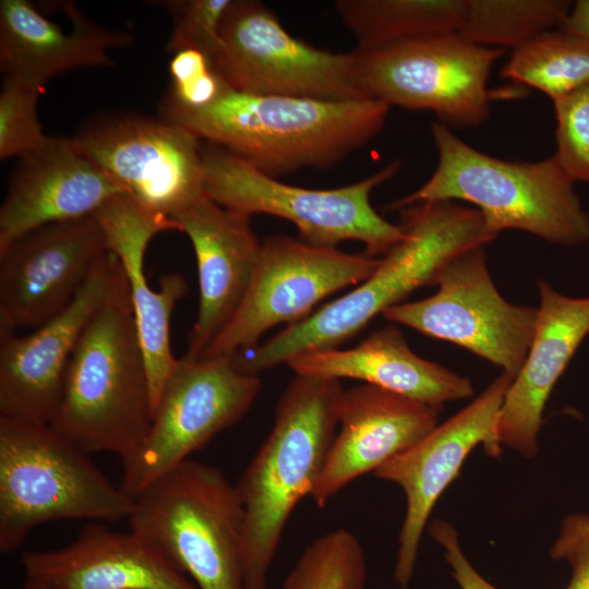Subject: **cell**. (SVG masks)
I'll use <instances>...</instances> for the list:
<instances>
[{
    "mask_svg": "<svg viewBox=\"0 0 589 589\" xmlns=\"http://www.w3.org/2000/svg\"><path fill=\"white\" fill-rule=\"evenodd\" d=\"M399 211L406 237L366 279L262 345L235 353L236 368L259 376L300 353L337 348L416 289L436 285L455 256L496 238L480 211L454 201L420 202Z\"/></svg>",
    "mask_w": 589,
    "mask_h": 589,
    "instance_id": "1",
    "label": "cell"
},
{
    "mask_svg": "<svg viewBox=\"0 0 589 589\" xmlns=\"http://www.w3.org/2000/svg\"><path fill=\"white\" fill-rule=\"evenodd\" d=\"M389 109L374 98L329 101L227 87L205 107L161 113L164 120L277 179L304 168L336 166L382 131Z\"/></svg>",
    "mask_w": 589,
    "mask_h": 589,
    "instance_id": "2",
    "label": "cell"
},
{
    "mask_svg": "<svg viewBox=\"0 0 589 589\" xmlns=\"http://www.w3.org/2000/svg\"><path fill=\"white\" fill-rule=\"evenodd\" d=\"M152 420L148 374L120 264L71 356L49 425L88 454L110 453L123 462L141 447Z\"/></svg>",
    "mask_w": 589,
    "mask_h": 589,
    "instance_id": "3",
    "label": "cell"
},
{
    "mask_svg": "<svg viewBox=\"0 0 589 589\" xmlns=\"http://www.w3.org/2000/svg\"><path fill=\"white\" fill-rule=\"evenodd\" d=\"M339 380L302 375L278 400L273 428L236 484L243 509L245 589L268 574L292 512L311 496L337 432Z\"/></svg>",
    "mask_w": 589,
    "mask_h": 589,
    "instance_id": "4",
    "label": "cell"
},
{
    "mask_svg": "<svg viewBox=\"0 0 589 589\" xmlns=\"http://www.w3.org/2000/svg\"><path fill=\"white\" fill-rule=\"evenodd\" d=\"M438 163L430 179L388 209L426 201L462 200L474 204L489 229H517L565 247L589 241V215L574 181L552 156L508 161L486 155L457 137L440 121L431 125Z\"/></svg>",
    "mask_w": 589,
    "mask_h": 589,
    "instance_id": "5",
    "label": "cell"
},
{
    "mask_svg": "<svg viewBox=\"0 0 589 589\" xmlns=\"http://www.w3.org/2000/svg\"><path fill=\"white\" fill-rule=\"evenodd\" d=\"M134 500L49 424L0 417V551L61 519L128 520Z\"/></svg>",
    "mask_w": 589,
    "mask_h": 589,
    "instance_id": "6",
    "label": "cell"
},
{
    "mask_svg": "<svg viewBox=\"0 0 589 589\" xmlns=\"http://www.w3.org/2000/svg\"><path fill=\"white\" fill-rule=\"evenodd\" d=\"M128 522L199 589H245L243 509L219 468L187 459L134 500Z\"/></svg>",
    "mask_w": 589,
    "mask_h": 589,
    "instance_id": "7",
    "label": "cell"
},
{
    "mask_svg": "<svg viewBox=\"0 0 589 589\" xmlns=\"http://www.w3.org/2000/svg\"><path fill=\"white\" fill-rule=\"evenodd\" d=\"M205 194L217 204L247 216L266 214L294 224L302 241L336 248L342 241L364 244L365 255H385L406 232L374 211L371 192L394 177V160L374 175L335 189H308L269 177L228 151L203 142Z\"/></svg>",
    "mask_w": 589,
    "mask_h": 589,
    "instance_id": "8",
    "label": "cell"
},
{
    "mask_svg": "<svg viewBox=\"0 0 589 589\" xmlns=\"http://www.w3.org/2000/svg\"><path fill=\"white\" fill-rule=\"evenodd\" d=\"M212 64L241 93L329 101L368 98L354 52H330L291 36L260 1L232 0Z\"/></svg>",
    "mask_w": 589,
    "mask_h": 589,
    "instance_id": "9",
    "label": "cell"
},
{
    "mask_svg": "<svg viewBox=\"0 0 589 589\" xmlns=\"http://www.w3.org/2000/svg\"><path fill=\"white\" fill-rule=\"evenodd\" d=\"M353 52L368 98L430 110L455 128L479 127L490 117L488 80L503 48L476 45L452 33Z\"/></svg>",
    "mask_w": 589,
    "mask_h": 589,
    "instance_id": "10",
    "label": "cell"
},
{
    "mask_svg": "<svg viewBox=\"0 0 589 589\" xmlns=\"http://www.w3.org/2000/svg\"><path fill=\"white\" fill-rule=\"evenodd\" d=\"M261 378L231 358L178 359L153 411L149 432L123 461L121 490L135 500L152 482L236 424L252 407Z\"/></svg>",
    "mask_w": 589,
    "mask_h": 589,
    "instance_id": "11",
    "label": "cell"
},
{
    "mask_svg": "<svg viewBox=\"0 0 589 589\" xmlns=\"http://www.w3.org/2000/svg\"><path fill=\"white\" fill-rule=\"evenodd\" d=\"M436 285L435 294L399 303L382 315L465 348L514 378L532 342L538 308L514 304L501 296L483 247L455 256L442 269Z\"/></svg>",
    "mask_w": 589,
    "mask_h": 589,
    "instance_id": "12",
    "label": "cell"
},
{
    "mask_svg": "<svg viewBox=\"0 0 589 589\" xmlns=\"http://www.w3.org/2000/svg\"><path fill=\"white\" fill-rule=\"evenodd\" d=\"M380 262L365 254L314 247L287 235L269 236L262 242L244 300L200 359L255 348L268 329L303 321L327 296L366 279Z\"/></svg>",
    "mask_w": 589,
    "mask_h": 589,
    "instance_id": "13",
    "label": "cell"
},
{
    "mask_svg": "<svg viewBox=\"0 0 589 589\" xmlns=\"http://www.w3.org/2000/svg\"><path fill=\"white\" fill-rule=\"evenodd\" d=\"M72 141L129 196L171 219L206 195L203 141L180 124L107 115L84 124Z\"/></svg>",
    "mask_w": 589,
    "mask_h": 589,
    "instance_id": "14",
    "label": "cell"
},
{
    "mask_svg": "<svg viewBox=\"0 0 589 589\" xmlns=\"http://www.w3.org/2000/svg\"><path fill=\"white\" fill-rule=\"evenodd\" d=\"M512 381L510 375L502 373L464 409L374 472L397 484L406 498L394 568L398 589H408L432 509L467 456L478 445L492 457L502 453L497 421Z\"/></svg>",
    "mask_w": 589,
    "mask_h": 589,
    "instance_id": "15",
    "label": "cell"
},
{
    "mask_svg": "<svg viewBox=\"0 0 589 589\" xmlns=\"http://www.w3.org/2000/svg\"><path fill=\"white\" fill-rule=\"evenodd\" d=\"M107 252L95 215L41 226L0 251V336L61 313Z\"/></svg>",
    "mask_w": 589,
    "mask_h": 589,
    "instance_id": "16",
    "label": "cell"
},
{
    "mask_svg": "<svg viewBox=\"0 0 589 589\" xmlns=\"http://www.w3.org/2000/svg\"><path fill=\"white\" fill-rule=\"evenodd\" d=\"M120 262L107 252L61 313L26 335L0 336V417L50 424L71 356L107 298Z\"/></svg>",
    "mask_w": 589,
    "mask_h": 589,
    "instance_id": "17",
    "label": "cell"
},
{
    "mask_svg": "<svg viewBox=\"0 0 589 589\" xmlns=\"http://www.w3.org/2000/svg\"><path fill=\"white\" fill-rule=\"evenodd\" d=\"M441 410L370 384L344 389L339 430L311 494L316 506L418 443L437 425Z\"/></svg>",
    "mask_w": 589,
    "mask_h": 589,
    "instance_id": "18",
    "label": "cell"
},
{
    "mask_svg": "<svg viewBox=\"0 0 589 589\" xmlns=\"http://www.w3.org/2000/svg\"><path fill=\"white\" fill-rule=\"evenodd\" d=\"M19 158L0 207V251L36 228L94 215L127 194L72 139L46 136Z\"/></svg>",
    "mask_w": 589,
    "mask_h": 589,
    "instance_id": "19",
    "label": "cell"
},
{
    "mask_svg": "<svg viewBox=\"0 0 589 589\" xmlns=\"http://www.w3.org/2000/svg\"><path fill=\"white\" fill-rule=\"evenodd\" d=\"M94 215L103 229L107 250L117 256L128 279L154 411L163 386L178 360L171 350L170 320L177 302L188 291V284L181 274L168 273L160 277L157 289L151 288L144 260L154 236L179 230V226L128 194L112 197Z\"/></svg>",
    "mask_w": 589,
    "mask_h": 589,
    "instance_id": "20",
    "label": "cell"
},
{
    "mask_svg": "<svg viewBox=\"0 0 589 589\" xmlns=\"http://www.w3.org/2000/svg\"><path fill=\"white\" fill-rule=\"evenodd\" d=\"M250 218L207 195L173 218L193 245L199 275V310L183 357L187 360L201 358L248 293L262 245Z\"/></svg>",
    "mask_w": 589,
    "mask_h": 589,
    "instance_id": "21",
    "label": "cell"
},
{
    "mask_svg": "<svg viewBox=\"0 0 589 589\" xmlns=\"http://www.w3.org/2000/svg\"><path fill=\"white\" fill-rule=\"evenodd\" d=\"M21 563L43 589H199L144 537L104 522L85 526L62 548L24 552Z\"/></svg>",
    "mask_w": 589,
    "mask_h": 589,
    "instance_id": "22",
    "label": "cell"
},
{
    "mask_svg": "<svg viewBox=\"0 0 589 589\" xmlns=\"http://www.w3.org/2000/svg\"><path fill=\"white\" fill-rule=\"evenodd\" d=\"M540 304L532 342L513 378L497 421V440L526 459L539 452L543 411L553 387L589 333V297L570 298L538 280Z\"/></svg>",
    "mask_w": 589,
    "mask_h": 589,
    "instance_id": "23",
    "label": "cell"
},
{
    "mask_svg": "<svg viewBox=\"0 0 589 589\" xmlns=\"http://www.w3.org/2000/svg\"><path fill=\"white\" fill-rule=\"evenodd\" d=\"M72 29L64 32L26 0L0 2V68L35 87L62 73L112 65L108 49L127 46L133 37L87 19L70 2L63 4Z\"/></svg>",
    "mask_w": 589,
    "mask_h": 589,
    "instance_id": "24",
    "label": "cell"
},
{
    "mask_svg": "<svg viewBox=\"0 0 589 589\" xmlns=\"http://www.w3.org/2000/svg\"><path fill=\"white\" fill-rule=\"evenodd\" d=\"M296 375L354 378L436 408L471 397V381L414 353L401 330L388 325L350 349L300 353L286 363Z\"/></svg>",
    "mask_w": 589,
    "mask_h": 589,
    "instance_id": "25",
    "label": "cell"
},
{
    "mask_svg": "<svg viewBox=\"0 0 589 589\" xmlns=\"http://www.w3.org/2000/svg\"><path fill=\"white\" fill-rule=\"evenodd\" d=\"M334 8L357 40V52L457 33L465 0H337Z\"/></svg>",
    "mask_w": 589,
    "mask_h": 589,
    "instance_id": "26",
    "label": "cell"
},
{
    "mask_svg": "<svg viewBox=\"0 0 589 589\" xmlns=\"http://www.w3.org/2000/svg\"><path fill=\"white\" fill-rule=\"evenodd\" d=\"M501 76L552 100L589 84V37L558 28L513 49Z\"/></svg>",
    "mask_w": 589,
    "mask_h": 589,
    "instance_id": "27",
    "label": "cell"
},
{
    "mask_svg": "<svg viewBox=\"0 0 589 589\" xmlns=\"http://www.w3.org/2000/svg\"><path fill=\"white\" fill-rule=\"evenodd\" d=\"M572 7L565 0H465L457 34L476 45L515 49L560 28Z\"/></svg>",
    "mask_w": 589,
    "mask_h": 589,
    "instance_id": "28",
    "label": "cell"
},
{
    "mask_svg": "<svg viewBox=\"0 0 589 589\" xmlns=\"http://www.w3.org/2000/svg\"><path fill=\"white\" fill-rule=\"evenodd\" d=\"M366 561L357 537L338 528L313 540L280 589H365Z\"/></svg>",
    "mask_w": 589,
    "mask_h": 589,
    "instance_id": "29",
    "label": "cell"
},
{
    "mask_svg": "<svg viewBox=\"0 0 589 589\" xmlns=\"http://www.w3.org/2000/svg\"><path fill=\"white\" fill-rule=\"evenodd\" d=\"M0 92V158L22 156L38 146L46 135L37 116L41 91L20 79L3 75Z\"/></svg>",
    "mask_w": 589,
    "mask_h": 589,
    "instance_id": "30",
    "label": "cell"
},
{
    "mask_svg": "<svg viewBox=\"0 0 589 589\" xmlns=\"http://www.w3.org/2000/svg\"><path fill=\"white\" fill-rule=\"evenodd\" d=\"M556 152L563 171L589 183V84L553 100Z\"/></svg>",
    "mask_w": 589,
    "mask_h": 589,
    "instance_id": "31",
    "label": "cell"
},
{
    "mask_svg": "<svg viewBox=\"0 0 589 589\" xmlns=\"http://www.w3.org/2000/svg\"><path fill=\"white\" fill-rule=\"evenodd\" d=\"M232 0H163L154 3L167 9L172 32L166 49L178 52L194 49L212 62L219 46V27Z\"/></svg>",
    "mask_w": 589,
    "mask_h": 589,
    "instance_id": "32",
    "label": "cell"
},
{
    "mask_svg": "<svg viewBox=\"0 0 589 589\" xmlns=\"http://www.w3.org/2000/svg\"><path fill=\"white\" fill-rule=\"evenodd\" d=\"M170 88L161 104L165 110H194L216 100L229 87L211 60L194 49L173 53L169 62Z\"/></svg>",
    "mask_w": 589,
    "mask_h": 589,
    "instance_id": "33",
    "label": "cell"
},
{
    "mask_svg": "<svg viewBox=\"0 0 589 589\" xmlns=\"http://www.w3.org/2000/svg\"><path fill=\"white\" fill-rule=\"evenodd\" d=\"M550 556L569 564L572 577L566 589H589V514H570L562 520Z\"/></svg>",
    "mask_w": 589,
    "mask_h": 589,
    "instance_id": "34",
    "label": "cell"
},
{
    "mask_svg": "<svg viewBox=\"0 0 589 589\" xmlns=\"http://www.w3.org/2000/svg\"><path fill=\"white\" fill-rule=\"evenodd\" d=\"M429 534L444 551V556L452 569V575L460 589H498L483 578L464 554L455 527L443 519H435L429 525Z\"/></svg>",
    "mask_w": 589,
    "mask_h": 589,
    "instance_id": "35",
    "label": "cell"
},
{
    "mask_svg": "<svg viewBox=\"0 0 589 589\" xmlns=\"http://www.w3.org/2000/svg\"><path fill=\"white\" fill-rule=\"evenodd\" d=\"M560 28L589 37V0L576 1Z\"/></svg>",
    "mask_w": 589,
    "mask_h": 589,
    "instance_id": "36",
    "label": "cell"
},
{
    "mask_svg": "<svg viewBox=\"0 0 589 589\" xmlns=\"http://www.w3.org/2000/svg\"><path fill=\"white\" fill-rule=\"evenodd\" d=\"M21 589H43L38 584H36L35 581L28 579V578H25L23 584H22V587Z\"/></svg>",
    "mask_w": 589,
    "mask_h": 589,
    "instance_id": "37",
    "label": "cell"
}]
</instances>
